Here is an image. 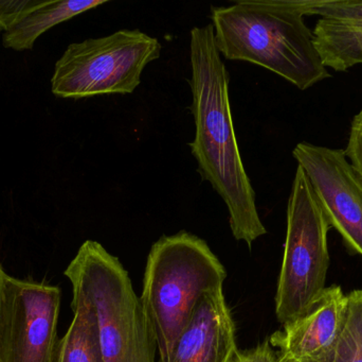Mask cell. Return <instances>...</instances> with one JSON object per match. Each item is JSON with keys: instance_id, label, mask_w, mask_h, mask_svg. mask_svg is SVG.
Masks as SVG:
<instances>
[{"instance_id": "cell-1", "label": "cell", "mask_w": 362, "mask_h": 362, "mask_svg": "<svg viewBox=\"0 0 362 362\" xmlns=\"http://www.w3.org/2000/svg\"><path fill=\"white\" fill-rule=\"evenodd\" d=\"M189 61L195 136L189 147L197 162L198 174L227 205L232 235L251 249L267 230L259 218L255 191L236 140L230 74L215 44L212 23L191 30Z\"/></svg>"}, {"instance_id": "cell-2", "label": "cell", "mask_w": 362, "mask_h": 362, "mask_svg": "<svg viewBox=\"0 0 362 362\" xmlns=\"http://www.w3.org/2000/svg\"><path fill=\"white\" fill-rule=\"evenodd\" d=\"M314 0H238L211 6L215 44L227 60L255 64L301 91L331 78L304 23Z\"/></svg>"}, {"instance_id": "cell-3", "label": "cell", "mask_w": 362, "mask_h": 362, "mask_svg": "<svg viewBox=\"0 0 362 362\" xmlns=\"http://www.w3.org/2000/svg\"><path fill=\"white\" fill-rule=\"evenodd\" d=\"M226 278L208 244L189 232L163 236L153 244L139 300L158 361L170 356L202 298L223 289Z\"/></svg>"}, {"instance_id": "cell-4", "label": "cell", "mask_w": 362, "mask_h": 362, "mask_svg": "<svg viewBox=\"0 0 362 362\" xmlns=\"http://www.w3.org/2000/svg\"><path fill=\"white\" fill-rule=\"evenodd\" d=\"M72 295L97 317L105 362H155L156 344L129 272L100 242L86 240L65 270Z\"/></svg>"}, {"instance_id": "cell-5", "label": "cell", "mask_w": 362, "mask_h": 362, "mask_svg": "<svg viewBox=\"0 0 362 362\" xmlns=\"http://www.w3.org/2000/svg\"><path fill=\"white\" fill-rule=\"evenodd\" d=\"M331 225L304 170L298 166L287 205V231L276 295L279 322L308 312L325 290Z\"/></svg>"}, {"instance_id": "cell-6", "label": "cell", "mask_w": 362, "mask_h": 362, "mask_svg": "<svg viewBox=\"0 0 362 362\" xmlns=\"http://www.w3.org/2000/svg\"><path fill=\"white\" fill-rule=\"evenodd\" d=\"M161 49L158 38L138 29L72 43L55 63L51 91L64 99L133 94Z\"/></svg>"}, {"instance_id": "cell-7", "label": "cell", "mask_w": 362, "mask_h": 362, "mask_svg": "<svg viewBox=\"0 0 362 362\" xmlns=\"http://www.w3.org/2000/svg\"><path fill=\"white\" fill-rule=\"evenodd\" d=\"M59 287L6 276L0 319V362H53Z\"/></svg>"}, {"instance_id": "cell-8", "label": "cell", "mask_w": 362, "mask_h": 362, "mask_svg": "<svg viewBox=\"0 0 362 362\" xmlns=\"http://www.w3.org/2000/svg\"><path fill=\"white\" fill-rule=\"evenodd\" d=\"M331 227L362 256V180L342 149L299 142L293 151Z\"/></svg>"}, {"instance_id": "cell-9", "label": "cell", "mask_w": 362, "mask_h": 362, "mask_svg": "<svg viewBox=\"0 0 362 362\" xmlns=\"http://www.w3.org/2000/svg\"><path fill=\"white\" fill-rule=\"evenodd\" d=\"M349 297L341 287H327L316 303L272 334L279 358L293 362H331L344 334Z\"/></svg>"}, {"instance_id": "cell-10", "label": "cell", "mask_w": 362, "mask_h": 362, "mask_svg": "<svg viewBox=\"0 0 362 362\" xmlns=\"http://www.w3.org/2000/svg\"><path fill=\"white\" fill-rule=\"evenodd\" d=\"M238 351L235 323L218 289L202 298L170 356L158 362H231Z\"/></svg>"}, {"instance_id": "cell-11", "label": "cell", "mask_w": 362, "mask_h": 362, "mask_svg": "<svg viewBox=\"0 0 362 362\" xmlns=\"http://www.w3.org/2000/svg\"><path fill=\"white\" fill-rule=\"evenodd\" d=\"M108 0H40L2 36L6 48L31 50L37 38L59 23L106 4Z\"/></svg>"}, {"instance_id": "cell-12", "label": "cell", "mask_w": 362, "mask_h": 362, "mask_svg": "<svg viewBox=\"0 0 362 362\" xmlns=\"http://www.w3.org/2000/svg\"><path fill=\"white\" fill-rule=\"evenodd\" d=\"M71 308L74 319L57 344L53 362H105L93 308L78 295L72 298Z\"/></svg>"}, {"instance_id": "cell-13", "label": "cell", "mask_w": 362, "mask_h": 362, "mask_svg": "<svg viewBox=\"0 0 362 362\" xmlns=\"http://www.w3.org/2000/svg\"><path fill=\"white\" fill-rule=\"evenodd\" d=\"M313 34L325 67L344 72L362 64L361 27L320 18Z\"/></svg>"}, {"instance_id": "cell-14", "label": "cell", "mask_w": 362, "mask_h": 362, "mask_svg": "<svg viewBox=\"0 0 362 362\" xmlns=\"http://www.w3.org/2000/svg\"><path fill=\"white\" fill-rule=\"evenodd\" d=\"M348 297L346 327L331 362H362V290L353 291Z\"/></svg>"}, {"instance_id": "cell-15", "label": "cell", "mask_w": 362, "mask_h": 362, "mask_svg": "<svg viewBox=\"0 0 362 362\" xmlns=\"http://www.w3.org/2000/svg\"><path fill=\"white\" fill-rule=\"evenodd\" d=\"M310 15L346 25L362 27V1L358 0H314Z\"/></svg>"}, {"instance_id": "cell-16", "label": "cell", "mask_w": 362, "mask_h": 362, "mask_svg": "<svg viewBox=\"0 0 362 362\" xmlns=\"http://www.w3.org/2000/svg\"><path fill=\"white\" fill-rule=\"evenodd\" d=\"M38 2L40 0H0V30L8 31Z\"/></svg>"}, {"instance_id": "cell-17", "label": "cell", "mask_w": 362, "mask_h": 362, "mask_svg": "<svg viewBox=\"0 0 362 362\" xmlns=\"http://www.w3.org/2000/svg\"><path fill=\"white\" fill-rule=\"evenodd\" d=\"M344 153L362 180V110L355 115L351 123L350 136Z\"/></svg>"}, {"instance_id": "cell-18", "label": "cell", "mask_w": 362, "mask_h": 362, "mask_svg": "<svg viewBox=\"0 0 362 362\" xmlns=\"http://www.w3.org/2000/svg\"><path fill=\"white\" fill-rule=\"evenodd\" d=\"M276 351L272 348L269 339L259 344L255 348L247 351H238L231 362H278Z\"/></svg>"}, {"instance_id": "cell-19", "label": "cell", "mask_w": 362, "mask_h": 362, "mask_svg": "<svg viewBox=\"0 0 362 362\" xmlns=\"http://www.w3.org/2000/svg\"><path fill=\"white\" fill-rule=\"evenodd\" d=\"M8 274L4 271L0 266V319H1L2 305H4V284H6V278Z\"/></svg>"}, {"instance_id": "cell-20", "label": "cell", "mask_w": 362, "mask_h": 362, "mask_svg": "<svg viewBox=\"0 0 362 362\" xmlns=\"http://www.w3.org/2000/svg\"><path fill=\"white\" fill-rule=\"evenodd\" d=\"M278 356H279V355H278ZM278 362H293V361H284V359L279 358V361Z\"/></svg>"}]
</instances>
